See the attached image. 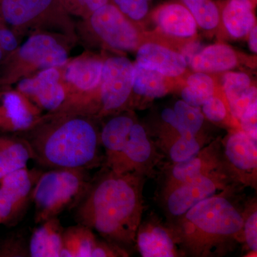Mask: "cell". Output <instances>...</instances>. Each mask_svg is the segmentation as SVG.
<instances>
[{"label": "cell", "mask_w": 257, "mask_h": 257, "mask_svg": "<svg viewBox=\"0 0 257 257\" xmlns=\"http://www.w3.org/2000/svg\"><path fill=\"white\" fill-rule=\"evenodd\" d=\"M28 239L31 257H60L64 228L58 216L40 223Z\"/></svg>", "instance_id": "17"}, {"label": "cell", "mask_w": 257, "mask_h": 257, "mask_svg": "<svg viewBox=\"0 0 257 257\" xmlns=\"http://www.w3.org/2000/svg\"><path fill=\"white\" fill-rule=\"evenodd\" d=\"M143 257H175L180 254V241L175 228L164 226L157 220L140 224L136 236V243Z\"/></svg>", "instance_id": "13"}, {"label": "cell", "mask_w": 257, "mask_h": 257, "mask_svg": "<svg viewBox=\"0 0 257 257\" xmlns=\"http://www.w3.org/2000/svg\"><path fill=\"white\" fill-rule=\"evenodd\" d=\"M157 25L167 35L178 37H192L197 32V23L185 5L167 3L155 13Z\"/></svg>", "instance_id": "19"}, {"label": "cell", "mask_w": 257, "mask_h": 257, "mask_svg": "<svg viewBox=\"0 0 257 257\" xmlns=\"http://www.w3.org/2000/svg\"><path fill=\"white\" fill-rule=\"evenodd\" d=\"M253 5L249 0H229L222 11L223 23L231 36H246L254 27Z\"/></svg>", "instance_id": "25"}, {"label": "cell", "mask_w": 257, "mask_h": 257, "mask_svg": "<svg viewBox=\"0 0 257 257\" xmlns=\"http://www.w3.org/2000/svg\"><path fill=\"white\" fill-rule=\"evenodd\" d=\"M28 256V240L23 233H11L0 237V257Z\"/></svg>", "instance_id": "32"}, {"label": "cell", "mask_w": 257, "mask_h": 257, "mask_svg": "<svg viewBox=\"0 0 257 257\" xmlns=\"http://www.w3.org/2000/svg\"><path fill=\"white\" fill-rule=\"evenodd\" d=\"M97 238L94 231L78 224L64 229L60 257H91Z\"/></svg>", "instance_id": "26"}, {"label": "cell", "mask_w": 257, "mask_h": 257, "mask_svg": "<svg viewBox=\"0 0 257 257\" xmlns=\"http://www.w3.org/2000/svg\"><path fill=\"white\" fill-rule=\"evenodd\" d=\"M136 63L168 77L183 74L187 65L184 56L154 43L145 44L139 49Z\"/></svg>", "instance_id": "16"}, {"label": "cell", "mask_w": 257, "mask_h": 257, "mask_svg": "<svg viewBox=\"0 0 257 257\" xmlns=\"http://www.w3.org/2000/svg\"><path fill=\"white\" fill-rule=\"evenodd\" d=\"M250 2H251V3H252V4H254V0H249Z\"/></svg>", "instance_id": "42"}, {"label": "cell", "mask_w": 257, "mask_h": 257, "mask_svg": "<svg viewBox=\"0 0 257 257\" xmlns=\"http://www.w3.org/2000/svg\"><path fill=\"white\" fill-rule=\"evenodd\" d=\"M204 116L213 122L224 121L227 115V109L224 101L218 96H213L202 106Z\"/></svg>", "instance_id": "36"}, {"label": "cell", "mask_w": 257, "mask_h": 257, "mask_svg": "<svg viewBox=\"0 0 257 257\" xmlns=\"http://www.w3.org/2000/svg\"><path fill=\"white\" fill-rule=\"evenodd\" d=\"M106 169L104 173L91 180L75 207V220L127 251L136 243L145 209V175Z\"/></svg>", "instance_id": "1"}, {"label": "cell", "mask_w": 257, "mask_h": 257, "mask_svg": "<svg viewBox=\"0 0 257 257\" xmlns=\"http://www.w3.org/2000/svg\"><path fill=\"white\" fill-rule=\"evenodd\" d=\"M196 23L204 30H210L219 23V11L212 0H182Z\"/></svg>", "instance_id": "29"}, {"label": "cell", "mask_w": 257, "mask_h": 257, "mask_svg": "<svg viewBox=\"0 0 257 257\" xmlns=\"http://www.w3.org/2000/svg\"><path fill=\"white\" fill-rule=\"evenodd\" d=\"M135 122L131 116L120 115L107 121L101 130L100 143L105 152L104 165L106 167L119 155Z\"/></svg>", "instance_id": "23"}, {"label": "cell", "mask_w": 257, "mask_h": 257, "mask_svg": "<svg viewBox=\"0 0 257 257\" xmlns=\"http://www.w3.org/2000/svg\"><path fill=\"white\" fill-rule=\"evenodd\" d=\"M243 242L255 254L257 251V211L256 204L246 209L243 212Z\"/></svg>", "instance_id": "33"}, {"label": "cell", "mask_w": 257, "mask_h": 257, "mask_svg": "<svg viewBox=\"0 0 257 257\" xmlns=\"http://www.w3.org/2000/svg\"><path fill=\"white\" fill-rule=\"evenodd\" d=\"M159 157L156 147L148 138L146 130L141 124L135 122L119 155L106 168L118 173L137 172L146 175Z\"/></svg>", "instance_id": "9"}, {"label": "cell", "mask_w": 257, "mask_h": 257, "mask_svg": "<svg viewBox=\"0 0 257 257\" xmlns=\"http://www.w3.org/2000/svg\"><path fill=\"white\" fill-rule=\"evenodd\" d=\"M18 53L22 60L42 69L60 67L68 60L65 49L55 38L43 34L30 37Z\"/></svg>", "instance_id": "15"}, {"label": "cell", "mask_w": 257, "mask_h": 257, "mask_svg": "<svg viewBox=\"0 0 257 257\" xmlns=\"http://www.w3.org/2000/svg\"><path fill=\"white\" fill-rule=\"evenodd\" d=\"M173 110L189 133L197 136L204 120V114L199 107L189 105L185 101L180 100L176 102Z\"/></svg>", "instance_id": "31"}, {"label": "cell", "mask_w": 257, "mask_h": 257, "mask_svg": "<svg viewBox=\"0 0 257 257\" xmlns=\"http://www.w3.org/2000/svg\"><path fill=\"white\" fill-rule=\"evenodd\" d=\"M33 154L25 139L0 136V179L15 171L28 167Z\"/></svg>", "instance_id": "22"}, {"label": "cell", "mask_w": 257, "mask_h": 257, "mask_svg": "<svg viewBox=\"0 0 257 257\" xmlns=\"http://www.w3.org/2000/svg\"><path fill=\"white\" fill-rule=\"evenodd\" d=\"M134 64L123 57L108 59L103 64L100 88L101 114L119 109L133 91Z\"/></svg>", "instance_id": "7"}, {"label": "cell", "mask_w": 257, "mask_h": 257, "mask_svg": "<svg viewBox=\"0 0 257 257\" xmlns=\"http://www.w3.org/2000/svg\"><path fill=\"white\" fill-rule=\"evenodd\" d=\"M197 136H182L171 144L165 150L174 164L184 162L195 156L203 148Z\"/></svg>", "instance_id": "30"}, {"label": "cell", "mask_w": 257, "mask_h": 257, "mask_svg": "<svg viewBox=\"0 0 257 257\" xmlns=\"http://www.w3.org/2000/svg\"><path fill=\"white\" fill-rule=\"evenodd\" d=\"M40 175L25 167L0 179V224L12 227L23 219Z\"/></svg>", "instance_id": "5"}, {"label": "cell", "mask_w": 257, "mask_h": 257, "mask_svg": "<svg viewBox=\"0 0 257 257\" xmlns=\"http://www.w3.org/2000/svg\"><path fill=\"white\" fill-rule=\"evenodd\" d=\"M102 67L96 59H77L67 66L64 77L80 92H91L100 84Z\"/></svg>", "instance_id": "24"}, {"label": "cell", "mask_w": 257, "mask_h": 257, "mask_svg": "<svg viewBox=\"0 0 257 257\" xmlns=\"http://www.w3.org/2000/svg\"><path fill=\"white\" fill-rule=\"evenodd\" d=\"M18 42L11 30L5 27H0V47L4 52H11L16 50Z\"/></svg>", "instance_id": "39"}, {"label": "cell", "mask_w": 257, "mask_h": 257, "mask_svg": "<svg viewBox=\"0 0 257 257\" xmlns=\"http://www.w3.org/2000/svg\"><path fill=\"white\" fill-rule=\"evenodd\" d=\"M58 2V0H0V20L10 26H22L41 16Z\"/></svg>", "instance_id": "20"}, {"label": "cell", "mask_w": 257, "mask_h": 257, "mask_svg": "<svg viewBox=\"0 0 257 257\" xmlns=\"http://www.w3.org/2000/svg\"><path fill=\"white\" fill-rule=\"evenodd\" d=\"M220 146L210 145L195 156L172 167L167 184L188 182L204 175H228L221 158ZM230 178V177H229Z\"/></svg>", "instance_id": "14"}, {"label": "cell", "mask_w": 257, "mask_h": 257, "mask_svg": "<svg viewBox=\"0 0 257 257\" xmlns=\"http://www.w3.org/2000/svg\"><path fill=\"white\" fill-rule=\"evenodd\" d=\"M94 31L108 45L119 50H133L138 45L136 29L114 5H104L90 15Z\"/></svg>", "instance_id": "10"}, {"label": "cell", "mask_w": 257, "mask_h": 257, "mask_svg": "<svg viewBox=\"0 0 257 257\" xmlns=\"http://www.w3.org/2000/svg\"><path fill=\"white\" fill-rule=\"evenodd\" d=\"M60 73L55 67L45 69L33 78L22 79L18 91L31 98L39 108L56 112L67 100V94L60 83Z\"/></svg>", "instance_id": "11"}, {"label": "cell", "mask_w": 257, "mask_h": 257, "mask_svg": "<svg viewBox=\"0 0 257 257\" xmlns=\"http://www.w3.org/2000/svg\"><path fill=\"white\" fill-rule=\"evenodd\" d=\"M115 6L126 16L134 20H140L146 16L149 10L146 0H113Z\"/></svg>", "instance_id": "35"}, {"label": "cell", "mask_w": 257, "mask_h": 257, "mask_svg": "<svg viewBox=\"0 0 257 257\" xmlns=\"http://www.w3.org/2000/svg\"><path fill=\"white\" fill-rule=\"evenodd\" d=\"M225 170L232 180L245 186H256L257 141L242 131L230 134L225 140Z\"/></svg>", "instance_id": "8"}, {"label": "cell", "mask_w": 257, "mask_h": 257, "mask_svg": "<svg viewBox=\"0 0 257 257\" xmlns=\"http://www.w3.org/2000/svg\"><path fill=\"white\" fill-rule=\"evenodd\" d=\"M3 56H4V51L2 50L1 47H0V62L3 60Z\"/></svg>", "instance_id": "41"}, {"label": "cell", "mask_w": 257, "mask_h": 257, "mask_svg": "<svg viewBox=\"0 0 257 257\" xmlns=\"http://www.w3.org/2000/svg\"><path fill=\"white\" fill-rule=\"evenodd\" d=\"M175 226L182 248L195 256L221 255L243 241V213L227 193L197 203Z\"/></svg>", "instance_id": "3"}, {"label": "cell", "mask_w": 257, "mask_h": 257, "mask_svg": "<svg viewBox=\"0 0 257 257\" xmlns=\"http://www.w3.org/2000/svg\"><path fill=\"white\" fill-rule=\"evenodd\" d=\"M42 119L40 108L18 91H0V130L23 133Z\"/></svg>", "instance_id": "12"}, {"label": "cell", "mask_w": 257, "mask_h": 257, "mask_svg": "<svg viewBox=\"0 0 257 257\" xmlns=\"http://www.w3.org/2000/svg\"><path fill=\"white\" fill-rule=\"evenodd\" d=\"M187 87L182 92L183 101L189 105L200 107L207 99L214 95L215 86L213 79L203 72L189 76Z\"/></svg>", "instance_id": "28"}, {"label": "cell", "mask_w": 257, "mask_h": 257, "mask_svg": "<svg viewBox=\"0 0 257 257\" xmlns=\"http://www.w3.org/2000/svg\"><path fill=\"white\" fill-rule=\"evenodd\" d=\"M61 6L72 13L81 15H91L104 5L108 0H58Z\"/></svg>", "instance_id": "34"}, {"label": "cell", "mask_w": 257, "mask_h": 257, "mask_svg": "<svg viewBox=\"0 0 257 257\" xmlns=\"http://www.w3.org/2000/svg\"><path fill=\"white\" fill-rule=\"evenodd\" d=\"M189 62L192 68L197 72L209 73L234 68L237 64V57L231 47L218 44L194 53Z\"/></svg>", "instance_id": "21"}, {"label": "cell", "mask_w": 257, "mask_h": 257, "mask_svg": "<svg viewBox=\"0 0 257 257\" xmlns=\"http://www.w3.org/2000/svg\"><path fill=\"white\" fill-rule=\"evenodd\" d=\"M90 182L87 170L52 169L41 173L32 194L35 223L40 224L75 208Z\"/></svg>", "instance_id": "4"}, {"label": "cell", "mask_w": 257, "mask_h": 257, "mask_svg": "<svg viewBox=\"0 0 257 257\" xmlns=\"http://www.w3.org/2000/svg\"><path fill=\"white\" fill-rule=\"evenodd\" d=\"M249 39H248V43H249L250 50L252 51L253 53L257 52V28L256 27H253L250 30Z\"/></svg>", "instance_id": "40"}, {"label": "cell", "mask_w": 257, "mask_h": 257, "mask_svg": "<svg viewBox=\"0 0 257 257\" xmlns=\"http://www.w3.org/2000/svg\"><path fill=\"white\" fill-rule=\"evenodd\" d=\"M126 250L119 247L114 243L104 240L96 239L95 246L93 248L91 257H119L128 256Z\"/></svg>", "instance_id": "38"}, {"label": "cell", "mask_w": 257, "mask_h": 257, "mask_svg": "<svg viewBox=\"0 0 257 257\" xmlns=\"http://www.w3.org/2000/svg\"><path fill=\"white\" fill-rule=\"evenodd\" d=\"M165 76L157 71L145 68L140 64H134L133 90L138 95L159 98L167 93Z\"/></svg>", "instance_id": "27"}, {"label": "cell", "mask_w": 257, "mask_h": 257, "mask_svg": "<svg viewBox=\"0 0 257 257\" xmlns=\"http://www.w3.org/2000/svg\"><path fill=\"white\" fill-rule=\"evenodd\" d=\"M55 113L20 134L31 147L33 160L49 170L87 171L100 165V133L92 120L77 113Z\"/></svg>", "instance_id": "2"}, {"label": "cell", "mask_w": 257, "mask_h": 257, "mask_svg": "<svg viewBox=\"0 0 257 257\" xmlns=\"http://www.w3.org/2000/svg\"><path fill=\"white\" fill-rule=\"evenodd\" d=\"M223 87L230 112L239 121L244 111L257 101L256 88L251 85L247 74L228 72L223 77Z\"/></svg>", "instance_id": "18"}, {"label": "cell", "mask_w": 257, "mask_h": 257, "mask_svg": "<svg viewBox=\"0 0 257 257\" xmlns=\"http://www.w3.org/2000/svg\"><path fill=\"white\" fill-rule=\"evenodd\" d=\"M257 101H254L241 116L239 120L241 130L250 138L257 141Z\"/></svg>", "instance_id": "37"}, {"label": "cell", "mask_w": 257, "mask_h": 257, "mask_svg": "<svg viewBox=\"0 0 257 257\" xmlns=\"http://www.w3.org/2000/svg\"><path fill=\"white\" fill-rule=\"evenodd\" d=\"M229 179L225 175H204L188 182L167 184L166 207L175 217L183 215L201 201L227 193L226 182Z\"/></svg>", "instance_id": "6"}]
</instances>
